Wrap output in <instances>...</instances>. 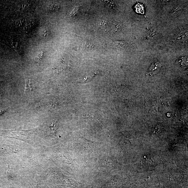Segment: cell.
Masks as SVG:
<instances>
[{
    "label": "cell",
    "mask_w": 188,
    "mask_h": 188,
    "mask_svg": "<svg viewBox=\"0 0 188 188\" xmlns=\"http://www.w3.org/2000/svg\"><path fill=\"white\" fill-rule=\"evenodd\" d=\"M57 129V125L55 122L54 124H52V126L50 127L51 133L52 135H54Z\"/></svg>",
    "instance_id": "9"
},
{
    "label": "cell",
    "mask_w": 188,
    "mask_h": 188,
    "mask_svg": "<svg viewBox=\"0 0 188 188\" xmlns=\"http://www.w3.org/2000/svg\"><path fill=\"white\" fill-rule=\"evenodd\" d=\"M112 28L114 31L117 32H120L122 29V24L116 22H112Z\"/></svg>",
    "instance_id": "4"
},
{
    "label": "cell",
    "mask_w": 188,
    "mask_h": 188,
    "mask_svg": "<svg viewBox=\"0 0 188 188\" xmlns=\"http://www.w3.org/2000/svg\"><path fill=\"white\" fill-rule=\"evenodd\" d=\"M135 10L136 12L138 13L143 14L144 13V7L141 4H138L135 6Z\"/></svg>",
    "instance_id": "6"
},
{
    "label": "cell",
    "mask_w": 188,
    "mask_h": 188,
    "mask_svg": "<svg viewBox=\"0 0 188 188\" xmlns=\"http://www.w3.org/2000/svg\"><path fill=\"white\" fill-rule=\"evenodd\" d=\"M98 24L101 28L105 29L108 25V23L106 21L102 20L100 21Z\"/></svg>",
    "instance_id": "8"
},
{
    "label": "cell",
    "mask_w": 188,
    "mask_h": 188,
    "mask_svg": "<svg viewBox=\"0 0 188 188\" xmlns=\"http://www.w3.org/2000/svg\"><path fill=\"white\" fill-rule=\"evenodd\" d=\"M6 111V110L4 109H0V116L4 113Z\"/></svg>",
    "instance_id": "11"
},
{
    "label": "cell",
    "mask_w": 188,
    "mask_h": 188,
    "mask_svg": "<svg viewBox=\"0 0 188 188\" xmlns=\"http://www.w3.org/2000/svg\"><path fill=\"white\" fill-rule=\"evenodd\" d=\"M162 67V64L159 62H156L153 63L149 70V74L151 76L156 74L159 72Z\"/></svg>",
    "instance_id": "1"
},
{
    "label": "cell",
    "mask_w": 188,
    "mask_h": 188,
    "mask_svg": "<svg viewBox=\"0 0 188 188\" xmlns=\"http://www.w3.org/2000/svg\"><path fill=\"white\" fill-rule=\"evenodd\" d=\"M32 91V87L31 80L30 79L26 80L25 83V87H24V92H25L28 90Z\"/></svg>",
    "instance_id": "5"
},
{
    "label": "cell",
    "mask_w": 188,
    "mask_h": 188,
    "mask_svg": "<svg viewBox=\"0 0 188 188\" xmlns=\"http://www.w3.org/2000/svg\"><path fill=\"white\" fill-rule=\"evenodd\" d=\"M143 163L146 167L153 166L155 164V162L151 158L150 156H148L143 159Z\"/></svg>",
    "instance_id": "3"
},
{
    "label": "cell",
    "mask_w": 188,
    "mask_h": 188,
    "mask_svg": "<svg viewBox=\"0 0 188 188\" xmlns=\"http://www.w3.org/2000/svg\"><path fill=\"white\" fill-rule=\"evenodd\" d=\"M113 47L115 48L124 50L128 47V43L123 41H115L113 43Z\"/></svg>",
    "instance_id": "2"
},
{
    "label": "cell",
    "mask_w": 188,
    "mask_h": 188,
    "mask_svg": "<svg viewBox=\"0 0 188 188\" xmlns=\"http://www.w3.org/2000/svg\"><path fill=\"white\" fill-rule=\"evenodd\" d=\"M48 31H47V30H45V31H44L43 32V35H44V36L46 37L48 36Z\"/></svg>",
    "instance_id": "10"
},
{
    "label": "cell",
    "mask_w": 188,
    "mask_h": 188,
    "mask_svg": "<svg viewBox=\"0 0 188 188\" xmlns=\"http://www.w3.org/2000/svg\"><path fill=\"white\" fill-rule=\"evenodd\" d=\"M44 53L43 51L40 52L35 58V60L37 62H40L43 58Z\"/></svg>",
    "instance_id": "7"
}]
</instances>
